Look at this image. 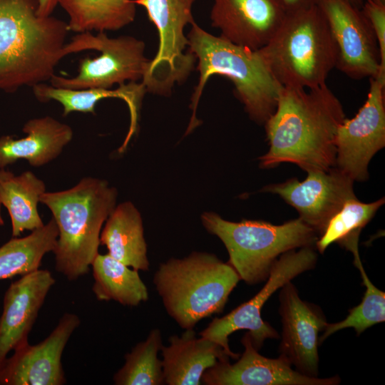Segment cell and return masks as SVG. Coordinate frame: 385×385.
<instances>
[{"label": "cell", "instance_id": "3957f363", "mask_svg": "<svg viewBox=\"0 0 385 385\" xmlns=\"http://www.w3.org/2000/svg\"><path fill=\"white\" fill-rule=\"evenodd\" d=\"M117 195L106 180L86 177L70 189L41 195L40 202L51 210L58 231L53 251L55 267L68 280L89 271L98 254L101 227L115 207Z\"/></svg>", "mask_w": 385, "mask_h": 385}, {"label": "cell", "instance_id": "8fae6325", "mask_svg": "<svg viewBox=\"0 0 385 385\" xmlns=\"http://www.w3.org/2000/svg\"><path fill=\"white\" fill-rule=\"evenodd\" d=\"M370 82L364 104L354 118H344L334 139V167L359 182L367 180L370 160L385 146V78Z\"/></svg>", "mask_w": 385, "mask_h": 385}, {"label": "cell", "instance_id": "484cf974", "mask_svg": "<svg viewBox=\"0 0 385 385\" xmlns=\"http://www.w3.org/2000/svg\"><path fill=\"white\" fill-rule=\"evenodd\" d=\"M58 235L54 219L24 237H13L0 247V279L38 270L43 256L53 252Z\"/></svg>", "mask_w": 385, "mask_h": 385}, {"label": "cell", "instance_id": "d4e9b609", "mask_svg": "<svg viewBox=\"0 0 385 385\" xmlns=\"http://www.w3.org/2000/svg\"><path fill=\"white\" fill-rule=\"evenodd\" d=\"M68 16L69 31H115L132 23L136 14L133 0H58Z\"/></svg>", "mask_w": 385, "mask_h": 385}, {"label": "cell", "instance_id": "ffe728a7", "mask_svg": "<svg viewBox=\"0 0 385 385\" xmlns=\"http://www.w3.org/2000/svg\"><path fill=\"white\" fill-rule=\"evenodd\" d=\"M26 137H0V169L26 160L34 167L44 165L56 158L71 142L73 130L51 116L29 120L24 125Z\"/></svg>", "mask_w": 385, "mask_h": 385}, {"label": "cell", "instance_id": "9c48e42d", "mask_svg": "<svg viewBox=\"0 0 385 385\" xmlns=\"http://www.w3.org/2000/svg\"><path fill=\"white\" fill-rule=\"evenodd\" d=\"M143 6L158 32V50L149 60L142 78L146 91L159 95L170 93L175 83L184 81L196 61L185 52L188 39L184 29L195 22L192 6L195 0H133Z\"/></svg>", "mask_w": 385, "mask_h": 385}, {"label": "cell", "instance_id": "83f0119b", "mask_svg": "<svg viewBox=\"0 0 385 385\" xmlns=\"http://www.w3.org/2000/svg\"><path fill=\"white\" fill-rule=\"evenodd\" d=\"M160 329L150 331L125 356L124 365L114 374L117 385H160L164 384L163 363L158 357L162 347Z\"/></svg>", "mask_w": 385, "mask_h": 385}, {"label": "cell", "instance_id": "836d02e7", "mask_svg": "<svg viewBox=\"0 0 385 385\" xmlns=\"http://www.w3.org/2000/svg\"><path fill=\"white\" fill-rule=\"evenodd\" d=\"M1 200H0V225H3L4 224V220L1 217Z\"/></svg>", "mask_w": 385, "mask_h": 385}, {"label": "cell", "instance_id": "9a60e30c", "mask_svg": "<svg viewBox=\"0 0 385 385\" xmlns=\"http://www.w3.org/2000/svg\"><path fill=\"white\" fill-rule=\"evenodd\" d=\"M279 299L282 324L279 357L299 372L317 377L319 334L327 324L326 318L319 307L301 299L291 282L281 287Z\"/></svg>", "mask_w": 385, "mask_h": 385}, {"label": "cell", "instance_id": "4fadbf2b", "mask_svg": "<svg viewBox=\"0 0 385 385\" xmlns=\"http://www.w3.org/2000/svg\"><path fill=\"white\" fill-rule=\"evenodd\" d=\"M307 173L302 181L293 178L266 186L262 190L279 195L319 235L344 202L356 197L354 181L336 167Z\"/></svg>", "mask_w": 385, "mask_h": 385}, {"label": "cell", "instance_id": "52a82bcc", "mask_svg": "<svg viewBox=\"0 0 385 385\" xmlns=\"http://www.w3.org/2000/svg\"><path fill=\"white\" fill-rule=\"evenodd\" d=\"M205 228L223 242L229 263L250 285L266 280L282 254L315 244L317 232L302 219L282 225L262 220L231 222L214 212L202 217Z\"/></svg>", "mask_w": 385, "mask_h": 385}, {"label": "cell", "instance_id": "44dd1931", "mask_svg": "<svg viewBox=\"0 0 385 385\" xmlns=\"http://www.w3.org/2000/svg\"><path fill=\"white\" fill-rule=\"evenodd\" d=\"M32 88L38 101L48 102L54 100L60 103L63 108V116L76 111L95 114L96 103L104 98H118L123 100L130 111V124L125 140L121 146L122 149L126 148L136 130L138 111L143 96L147 92L144 85L137 82L120 84L115 90L111 88L73 90L56 88L43 83L36 84Z\"/></svg>", "mask_w": 385, "mask_h": 385}, {"label": "cell", "instance_id": "5bb4252c", "mask_svg": "<svg viewBox=\"0 0 385 385\" xmlns=\"http://www.w3.org/2000/svg\"><path fill=\"white\" fill-rule=\"evenodd\" d=\"M80 322L76 314L65 313L43 341L35 345H30L26 341L18 346L0 368V385L66 384L61 356Z\"/></svg>", "mask_w": 385, "mask_h": 385}, {"label": "cell", "instance_id": "30bf717a", "mask_svg": "<svg viewBox=\"0 0 385 385\" xmlns=\"http://www.w3.org/2000/svg\"><path fill=\"white\" fill-rule=\"evenodd\" d=\"M317 259V255L311 246L282 254L273 265L266 284L257 294L227 314L215 318L199 335L219 344L232 359H237L239 354L230 350L228 338L236 331H248L252 344L257 350L266 339H277V331L262 319V308L278 289L302 272L314 268Z\"/></svg>", "mask_w": 385, "mask_h": 385}, {"label": "cell", "instance_id": "cb8c5ba5", "mask_svg": "<svg viewBox=\"0 0 385 385\" xmlns=\"http://www.w3.org/2000/svg\"><path fill=\"white\" fill-rule=\"evenodd\" d=\"M91 267L94 279L92 290L98 300H114L130 307L148 301V290L138 270L109 254L98 253Z\"/></svg>", "mask_w": 385, "mask_h": 385}, {"label": "cell", "instance_id": "5b68a950", "mask_svg": "<svg viewBox=\"0 0 385 385\" xmlns=\"http://www.w3.org/2000/svg\"><path fill=\"white\" fill-rule=\"evenodd\" d=\"M240 278L229 262L212 254L193 252L160 265L153 283L168 314L184 329L222 312Z\"/></svg>", "mask_w": 385, "mask_h": 385}, {"label": "cell", "instance_id": "603a6c76", "mask_svg": "<svg viewBox=\"0 0 385 385\" xmlns=\"http://www.w3.org/2000/svg\"><path fill=\"white\" fill-rule=\"evenodd\" d=\"M45 192L44 182L32 172L16 175L0 169V200L10 215L13 237L44 225L38 212V203Z\"/></svg>", "mask_w": 385, "mask_h": 385}, {"label": "cell", "instance_id": "d6986e66", "mask_svg": "<svg viewBox=\"0 0 385 385\" xmlns=\"http://www.w3.org/2000/svg\"><path fill=\"white\" fill-rule=\"evenodd\" d=\"M168 340L169 345L160 349L164 384L168 385H200L207 369L230 357L217 343L197 338L193 329Z\"/></svg>", "mask_w": 385, "mask_h": 385}, {"label": "cell", "instance_id": "2e32d148", "mask_svg": "<svg viewBox=\"0 0 385 385\" xmlns=\"http://www.w3.org/2000/svg\"><path fill=\"white\" fill-rule=\"evenodd\" d=\"M241 342L245 351L234 364L219 361L203 374L201 382L207 385H337L339 376L328 378L304 375L279 356L267 358L259 354L247 332Z\"/></svg>", "mask_w": 385, "mask_h": 385}, {"label": "cell", "instance_id": "8992f818", "mask_svg": "<svg viewBox=\"0 0 385 385\" xmlns=\"http://www.w3.org/2000/svg\"><path fill=\"white\" fill-rule=\"evenodd\" d=\"M258 51L282 87L322 86L336 67L334 41L317 4L287 13L273 37Z\"/></svg>", "mask_w": 385, "mask_h": 385}, {"label": "cell", "instance_id": "ba28073f", "mask_svg": "<svg viewBox=\"0 0 385 385\" xmlns=\"http://www.w3.org/2000/svg\"><path fill=\"white\" fill-rule=\"evenodd\" d=\"M70 53L96 50L101 55L79 61L78 74L66 78L53 75L51 86L66 89L111 88L114 84L142 80L149 60L144 55V43L133 36L109 38L105 32L96 36L79 33L66 43Z\"/></svg>", "mask_w": 385, "mask_h": 385}, {"label": "cell", "instance_id": "f546056e", "mask_svg": "<svg viewBox=\"0 0 385 385\" xmlns=\"http://www.w3.org/2000/svg\"><path fill=\"white\" fill-rule=\"evenodd\" d=\"M361 10L370 24L377 41L380 63L378 76L385 78V1L366 0Z\"/></svg>", "mask_w": 385, "mask_h": 385}, {"label": "cell", "instance_id": "6da1fadb", "mask_svg": "<svg viewBox=\"0 0 385 385\" xmlns=\"http://www.w3.org/2000/svg\"><path fill=\"white\" fill-rule=\"evenodd\" d=\"M345 118L341 102L327 84L308 91L282 87L265 123L270 148L259 158L260 167L289 163L306 172L334 167L335 135Z\"/></svg>", "mask_w": 385, "mask_h": 385}, {"label": "cell", "instance_id": "7402d4cb", "mask_svg": "<svg viewBox=\"0 0 385 385\" xmlns=\"http://www.w3.org/2000/svg\"><path fill=\"white\" fill-rule=\"evenodd\" d=\"M100 244L111 257L138 271H148L147 244L140 212L130 202L116 206L101 232Z\"/></svg>", "mask_w": 385, "mask_h": 385}, {"label": "cell", "instance_id": "7a4b0ae2", "mask_svg": "<svg viewBox=\"0 0 385 385\" xmlns=\"http://www.w3.org/2000/svg\"><path fill=\"white\" fill-rule=\"evenodd\" d=\"M37 9L38 0H0V91L50 80L68 54V24Z\"/></svg>", "mask_w": 385, "mask_h": 385}, {"label": "cell", "instance_id": "7c38bea8", "mask_svg": "<svg viewBox=\"0 0 385 385\" xmlns=\"http://www.w3.org/2000/svg\"><path fill=\"white\" fill-rule=\"evenodd\" d=\"M337 50L336 67L353 79L379 75L376 38L361 9L349 0H317Z\"/></svg>", "mask_w": 385, "mask_h": 385}, {"label": "cell", "instance_id": "277c9868", "mask_svg": "<svg viewBox=\"0 0 385 385\" xmlns=\"http://www.w3.org/2000/svg\"><path fill=\"white\" fill-rule=\"evenodd\" d=\"M191 26L188 46L198 59L200 79L191 98L192 115L187 132L198 125L197 106L207 81L213 74L230 78L251 119L265 124L276 108L282 86L273 77L259 51L213 36L195 22Z\"/></svg>", "mask_w": 385, "mask_h": 385}, {"label": "cell", "instance_id": "f1b7e54d", "mask_svg": "<svg viewBox=\"0 0 385 385\" xmlns=\"http://www.w3.org/2000/svg\"><path fill=\"white\" fill-rule=\"evenodd\" d=\"M354 263L361 273L366 291L361 302L351 309L347 317L342 321L328 324L319 337L323 342L331 334L346 328H354L357 335L373 325L385 321V293L371 282L364 269L359 253L353 254Z\"/></svg>", "mask_w": 385, "mask_h": 385}, {"label": "cell", "instance_id": "ac0fdd59", "mask_svg": "<svg viewBox=\"0 0 385 385\" xmlns=\"http://www.w3.org/2000/svg\"><path fill=\"white\" fill-rule=\"evenodd\" d=\"M56 280L50 271L37 270L13 282L5 292L0 317V368L8 354L28 341V335Z\"/></svg>", "mask_w": 385, "mask_h": 385}, {"label": "cell", "instance_id": "4dcf8cb0", "mask_svg": "<svg viewBox=\"0 0 385 385\" xmlns=\"http://www.w3.org/2000/svg\"><path fill=\"white\" fill-rule=\"evenodd\" d=\"M287 13L295 11L316 4L317 0H277Z\"/></svg>", "mask_w": 385, "mask_h": 385}, {"label": "cell", "instance_id": "1f68e13d", "mask_svg": "<svg viewBox=\"0 0 385 385\" xmlns=\"http://www.w3.org/2000/svg\"><path fill=\"white\" fill-rule=\"evenodd\" d=\"M58 5V0H38L37 14L49 16Z\"/></svg>", "mask_w": 385, "mask_h": 385}, {"label": "cell", "instance_id": "d6a6232c", "mask_svg": "<svg viewBox=\"0 0 385 385\" xmlns=\"http://www.w3.org/2000/svg\"><path fill=\"white\" fill-rule=\"evenodd\" d=\"M353 5H354L355 6H356L357 8L359 9H361V6H363L364 3L366 1V0H349ZM380 1H385V0H380Z\"/></svg>", "mask_w": 385, "mask_h": 385}, {"label": "cell", "instance_id": "4316f807", "mask_svg": "<svg viewBox=\"0 0 385 385\" xmlns=\"http://www.w3.org/2000/svg\"><path fill=\"white\" fill-rule=\"evenodd\" d=\"M384 197L366 203L356 197L346 200L330 218L319 235L315 245L323 253L332 244L337 242L351 252L359 250V239L361 230L384 203Z\"/></svg>", "mask_w": 385, "mask_h": 385}, {"label": "cell", "instance_id": "e0dca14e", "mask_svg": "<svg viewBox=\"0 0 385 385\" xmlns=\"http://www.w3.org/2000/svg\"><path fill=\"white\" fill-rule=\"evenodd\" d=\"M286 15L277 0H213L210 19L220 37L259 50L273 37Z\"/></svg>", "mask_w": 385, "mask_h": 385}]
</instances>
